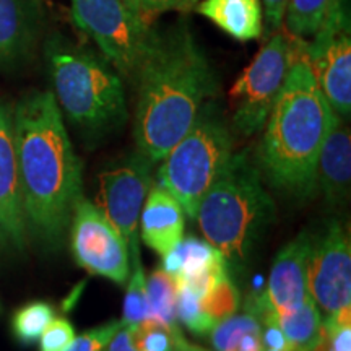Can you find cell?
<instances>
[{
    "instance_id": "6da1fadb",
    "label": "cell",
    "mask_w": 351,
    "mask_h": 351,
    "mask_svg": "<svg viewBox=\"0 0 351 351\" xmlns=\"http://www.w3.org/2000/svg\"><path fill=\"white\" fill-rule=\"evenodd\" d=\"M13 132L28 238L57 251L83 197V168L52 91H29L16 103Z\"/></svg>"
},
{
    "instance_id": "7a4b0ae2",
    "label": "cell",
    "mask_w": 351,
    "mask_h": 351,
    "mask_svg": "<svg viewBox=\"0 0 351 351\" xmlns=\"http://www.w3.org/2000/svg\"><path fill=\"white\" fill-rule=\"evenodd\" d=\"M135 82L137 150L153 163H160L213 103L217 77L191 28L176 23L166 29H153Z\"/></svg>"
},
{
    "instance_id": "3957f363",
    "label": "cell",
    "mask_w": 351,
    "mask_h": 351,
    "mask_svg": "<svg viewBox=\"0 0 351 351\" xmlns=\"http://www.w3.org/2000/svg\"><path fill=\"white\" fill-rule=\"evenodd\" d=\"M339 119L315 80L306 41L296 39L295 57L258 147V163L271 186L300 197L309 195L315 189L320 147Z\"/></svg>"
},
{
    "instance_id": "277c9868",
    "label": "cell",
    "mask_w": 351,
    "mask_h": 351,
    "mask_svg": "<svg viewBox=\"0 0 351 351\" xmlns=\"http://www.w3.org/2000/svg\"><path fill=\"white\" fill-rule=\"evenodd\" d=\"M54 98L83 140L98 143L127 122L122 77L101 54L54 34L44 44Z\"/></svg>"
},
{
    "instance_id": "5b68a950",
    "label": "cell",
    "mask_w": 351,
    "mask_h": 351,
    "mask_svg": "<svg viewBox=\"0 0 351 351\" xmlns=\"http://www.w3.org/2000/svg\"><path fill=\"white\" fill-rule=\"evenodd\" d=\"M275 213L247 152L234 153L230 163L200 200L195 218L207 243L232 262L252 252Z\"/></svg>"
},
{
    "instance_id": "8992f818",
    "label": "cell",
    "mask_w": 351,
    "mask_h": 351,
    "mask_svg": "<svg viewBox=\"0 0 351 351\" xmlns=\"http://www.w3.org/2000/svg\"><path fill=\"white\" fill-rule=\"evenodd\" d=\"M234 143L217 106L210 103L187 134L171 148L156 171L158 186L195 218L200 200L230 163Z\"/></svg>"
},
{
    "instance_id": "52a82bcc",
    "label": "cell",
    "mask_w": 351,
    "mask_h": 351,
    "mask_svg": "<svg viewBox=\"0 0 351 351\" xmlns=\"http://www.w3.org/2000/svg\"><path fill=\"white\" fill-rule=\"evenodd\" d=\"M70 16L117 73L135 82L153 34L142 13L125 0H72Z\"/></svg>"
},
{
    "instance_id": "ba28073f",
    "label": "cell",
    "mask_w": 351,
    "mask_h": 351,
    "mask_svg": "<svg viewBox=\"0 0 351 351\" xmlns=\"http://www.w3.org/2000/svg\"><path fill=\"white\" fill-rule=\"evenodd\" d=\"M296 49V38L278 29L230 90L232 127L243 137H251L263 129L274 108Z\"/></svg>"
},
{
    "instance_id": "9c48e42d",
    "label": "cell",
    "mask_w": 351,
    "mask_h": 351,
    "mask_svg": "<svg viewBox=\"0 0 351 351\" xmlns=\"http://www.w3.org/2000/svg\"><path fill=\"white\" fill-rule=\"evenodd\" d=\"M306 56L320 90L340 117L351 112V26L346 0H335L309 41Z\"/></svg>"
},
{
    "instance_id": "30bf717a",
    "label": "cell",
    "mask_w": 351,
    "mask_h": 351,
    "mask_svg": "<svg viewBox=\"0 0 351 351\" xmlns=\"http://www.w3.org/2000/svg\"><path fill=\"white\" fill-rule=\"evenodd\" d=\"M70 247L78 267L117 285L130 275V251L127 241L104 213L82 197L70 219Z\"/></svg>"
},
{
    "instance_id": "8fae6325",
    "label": "cell",
    "mask_w": 351,
    "mask_h": 351,
    "mask_svg": "<svg viewBox=\"0 0 351 351\" xmlns=\"http://www.w3.org/2000/svg\"><path fill=\"white\" fill-rule=\"evenodd\" d=\"M153 165L137 150L98 176L96 207L129 245L138 243L137 226L145 199L152 189Z\"/></svg>"
},
{
    "instance_id": "7c38bea8",
    "label": "cell",
    "mask_w": 351,
    "mask_h": 351,
    "mask_svg": "<svg viewBox=\"0 0 351 351\" xmlns=\"http://www.w3.org/2000/svg\"><path fill=\"white\" fill-rule=\"evenodd\" d=\"M307 289L326 317L351 311L350 236L337 219L314 239L307 270Z\"/></svg>"
},
{
    "instance_id": "4fadbf2b",
    "label": "cell",
    "mask_w": 351,
    "mask_h": 351,
    "mask_svg": "<svg viewBox=\"0 0 351 351\" xmlns=\"http://www.w3.org/2000/svg\"><path fill=\"white\" fill-rule=\"evenodd\" d=\"M28 243L16 160L13 108L0 101V249L23 252Z\"/></svg>"
},
{
    "instance_id": "5bb4252c",
    "label": "cell",
    "mask_w": 351,
    "mask_h": 351,
    "mask_svg": "<svg viewBox=\"0 0 351 351\" xmlns=\"http://www.w3.org/2000/svg\"><path fill=\"white\" fill-rule=\"evenodd\" d=\"M313 243L314 238L309 232H301L296 239L285 245L274 261L265 293L276 313L296 309L311 298L307 289V270Z\"/></svg>"
},
{
    "instance_id": "9a60e30c",
    "label": "cell",
    "mask_w": 351,
    "mask_h": 351,
    "mask_svg": "<svg viewBox=\"0 0 351 351\" xmlns=\"http://www.w3.org/2000/svg\"><path fill=\"white\" fill-rule=\"evenodd\" d=\"M41 20L38 0H0V70L12 72L32 59Z\"/></svg>"
},
{
    "instance_id": "2e32d148",
    "label": "cell",
    "mask_w": 351,
    "mask_h": 351,
    "mask_svg": "<svg viewBox=\"0 0 351 351\" xmlns=\"http://www.w3.org/2000/svg\"><path fill=\"white\" fill-rule=\"evenodd\" d=\"M184 210L163 187L150 189L140 213L142 239L160 256L168 254L184 238Z\"/></svg>"
},
{
    "instance_id": "e0dca14e",
    "label": "cell",
    "mask_w": 351,
    "mask_h": 351,
    "mask_svg": "<svg viewBox=\"0 0 351 351\" xmlns=\"http://www.w3.org/2000/svg\"><path fill=\"white\" fill-rule=\"evenodd\" d=\"M340 121L327 134L315 165V189H320L330 204L343 202L350 191L351 137Z\"/></svg>"
},
{
    "instance_id": "ac0fdd59",
    "label": "cell",
    "mask_w": 351,
    "mask_h": 351,
    "mask_svg": "<svg viewBox=\"0 0 351 351\" xmlns=\"http://www.w3.org/2000/svg\"><path fill=\"white\" fill-rule=\"evenodd\" d=\"M194 8L236 41H254L263 34L261 0H199Z\"/></svg>"
},
{
    "instance_id": "d6986e66",
    "label": "cell",
    "mask_w": 351,
    "mask_h": 351,
    "mask_svg": "<svg viewBox=\"0 0 351 351\" xmlns=\"http://www.w3.org/2000/svg\"><path fill=\"white\" fill-rule=\"evenodd\" d=\"M148 302H150V320L165 328L176 351H208L199 345L191 343L184 335L181 322L176 311L178 285L173 275L158 267L147 278Z\"/></svg>"
},
{
    "instance_id": "ffe728a7",
    "label": "cell",
    "mask_w": 351,
    "mask_h": 351,
    "mask_svg": "<svg viewBox=\"0 0 351 351\" xmlns=\"http://www.w3.org/2000/svg\"><path fill=\"white\" fill-rule=\"evenodd\" d=\"M210 335L213 351H262L261 320L245 306L243 313L219 320Z\"/></svg>"
},
{
    "instance_id": "44dd1931",
    "label": "cell",
    "mask_w": 351,
    "mask_h": 351,
    "mask_svg": "<svg viewBox=\"0 0 351 351\" xmlns=\"http://www.w3.org/2000/svg\"><path fill=\"white\" fill-rule=\"evenodd\" d=\"M275 315L276 322L293 351L315 350L320 340L324 317L311 298L304 304L293 311H282V313L275 311Z\"/></svg>"
},
{
    "instance_id": "7402d4cb",
    "label": "cell",
    "mask_w": 351,
    "mask_h": 351,
    "mask_svg": "<svg viewBox=\"0 0 351 351\" xmlns=\"http://www.w3.org/2000/svg\"><path fill=\"white\" fill-rule=\"evenodd\" d=\"M130 251V275L127 280V293L124 300L125 326H138L150 320V302H148L147 276H145L142 257H140L138 243L129 245Z\"/></svg>"
},
{
    "instance_id": "603a6c76",
    "label": "cell",
    "mask_w": 351,
    "mask_h": 351,
    "mask_svg": "<svg viewBox=\"0 0 351 351\" xmlns=\"http://www.w3.org/2000/svg\"><path fill=\"white\" fill-rule=\"evenodd\" d=\"M335 0H287L285 29L293 38L309 41L322 25Z\"/></svg>"
},
{
    "instance_id": "cb8c5ba5",
    "label": "cell",
    "mask_w": 351,
    "mask_h": 351,
    "mask_svg": "<svg viewBox=\"0 0 351 351\" xmlns=\"http://www.w3.org/2000/svg\"><path fill=\"white\" fill-rule=\"evenodd\" d=\"M56 317V311L47 301H32L21 306L12 315L10 330L13 339L23 346L38 343L43 332Z\"/></svg>"
},
{
    "instance_id": "d4e9b609",
    "label": "cell",
    "mask_w": 351,
    "mask_h": 351,
    "mask_svg": "<svg viewBox=\"0 0 351 351\" xmlns=\"http://www.w3.org/2000/svg\"><path fill=\"white\" fill-rule=\"evenodd\" d=\"M244 306L254 311L261 320L262 351H293L288 340L285 339L278 322H276L275 309L265 291L249 298Z\"/></svg>"
},
{
    "instance_id": "484cf974",
    "label": "cell",
    "mask_w": 351,
    "mask_h": 351,
    "mask_svg": "<svg viewBox=\"0 0 351 351\" xmlns=\"http://www.w3.org/2000/svg\"><path fill=\"white\" fill-rule=\"evenodd\" d=\"M176 311H178V319L181 326H186L197 337L208 335L218 324L205 313L204 306H202V298L181 285H178Z\"/></svg>"
},
{
    "instance_id": "4316f807",
    "label": "cell",
    "mask_w": 351,
    "mask_h": 351,
    "mask_svg": "<svg viewBox=\"0 0 351 351\" xmlns=\"http://www.w3.org/2000/svg\"><path fill=\"white\" fill-rule=\"evenodd\" d=\"M239 304V291L228 275L219 278L207 295L202 298V306H204L205 313L217 322L226 319L228 315L238 313Z\"/></svg>"
},
{
    "instance_id": "83f0119b",
    "label": "cell",
    "mask_w": 351,
    "mask_h": 351,
    "mask_svg": "<svg viewBox=\"0 0 351 351\" xmlns=\"http://www.w3.org/2000/svg\"><path fill=\"white\" fill-rule=\"evenodd\" d=\"M129 327L132 343L138 351H176L165 328L153 320Z\"/></svg>"
},
{
    "instance_id": "f1b7e54d",
    "label": "cell",
    "mask_w": 351,
    "mask_h": 351,
    "mask_svg": "<svg viewBox=\"0 0 351 351\" xmlns=\"http://www.w3.org/2000/svg\"><path fill=\"white\" fill-rule=\"evenodd\" d=\"M314 351H351V320L326 317Z\"/></svg>"
},
{
    "instance_id": "f546056e",
    "label": "cell",
    "mask_w": 351,
    "mask_h": 351,
    "mask_svg": "<svg viewBox=\"0 0 351 351\" xmlns=\"http://www.w3.org/2000/svg\"><path fill=\"white\" fill-rule=\"evenodd\" d=\"M121 326L122 320H109L103 326L95 327L75 337L64 351H103Z\"/></svg>"
},
{
    "instance_id": "4dcf8cb0",
    "label": "cell",
    "mask_w": 351,
    "mask_h": 351,
    "mask_svg": "<svg viewBox=\"0 0 351 351\" xmlns=\"http://www.w3.org/2000/svg\"><path fill=\"white\" fill-rule=\"evenodd\" d=\"M75 337V327L69 319L54 317L39 339V351H64Z\"/></svg>"
},
{
    "instance_id": "1f68e13d",
    "label": "cell",
    "mask_w": 351,
    "mask_h": 351,
    "mask_svg": "<svg viewBox=\"0 0 351 351\" xmlns=\"http://www.w3.org/2000/svg\"><path fill=\"white\" fill-rule=\"evenodd\" d=\"M199 0H135V7L142 15H158L165 12H187Z\"/></svg>"
},
{
    "instance_id": "d6a6232c",
    "label": "cell",
    "mask_w": 351,
    "mask_h": 351,
    "mask_svg": "<svg viewBox=\"0 0 351 351\" xmlns=\"http://www.w3.org/2000/svg\"><path fill=\"white\" fill-rule=\"evenodd\" d=\"M265 8V21H267V34H274L275 32L283 28L285 12H287V0H261Z\"/></svg>"
},
{
    "instance_id": "836d02e7",
    "label": "cell",
    "mask_w": 351,
    "mask_h": 351,
    "mask_svg": "<svg viewBox=\"0 0 351 351\" xmlns=\"http://www.w3.org/2000/svg\"><path fill=\"white\" fill-rule=\"evenodd\" d=\"M103 351H138L132 343L130 327L122 324L119 330L114 333L112 339L109 340V343L104 346Z\"/></svg>"
},
{
    "instance_id": "e575fe53",
    "label": "cell",
    "mask_w": 351,
    "mask_h": 351,
    "mask_svg": "<svg viewBox=\"0 0 351 351\" xmlns=\"http://www.w3.org/2000/svg\"><path fill=\"white\" fill-rule=\"evenodd\" d=\"M125 2H127V3H129V5H130V7H134V8H135V10H137V7H135V0H125ZM137 12H138V10H137Z\"/></svg>"
}]
</instances>
